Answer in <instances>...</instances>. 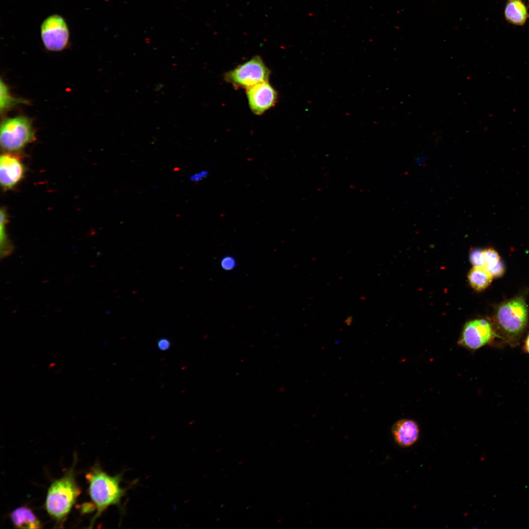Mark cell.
Wrapping results in <instances>:
<instances>
[{
	"label": "cell",
	"mask_w": 529,
	"mask_h": 529,
	"mask_svg": "<svg viewBox=\"0 0 529 529\" xmlns=\"http://www.w3.org/2000/svg\"><path fill=\"white\" fill-rule=\"evenodd\" d=\"M468 278L471 286L475 290L480 291L490 285L493 276L485 267L474 266L470 270Z\"/></svg>",
	"instance_id": "obj_13"
},
{
	"label": "cell",
	"mask_w": 529,
	"mask_h": 529,
	"mask_svg": "<svg viewBox=\"0 0 529 529\" xmlns=\"http://www.w3.org/2000/svg\"><path fill=\"white\" fill-rule=\"evenodd\" d=\"M506 20L509 23L522 25L528 17L527 9L521 0H509L505 10Z\"/></svg>",
	"instance_id": "obj_12"
},
{
	"label": "cell",
	"mask_w": 529,
	"mask_h": 529,
	"mask_svg": "<svg viewBox=\"0 0 529 529\" xmlns=\"http://www.w3.org/2000/svg\"><path fill=\"white\" fill-rule=\"evenodd\" d=\"M270 74L262 58L256 55L224 75L225 80L234 86L246 89L256 84L268 81Z\"/></svg>",
	"instance_id": "obj_4"
},
{
	"label": "cell",
	"mask_w": 529,
	"mask_h": 529,
	"mask_svg": "<svg viewBox=\"0 0 529 529\" xmlns=\"http://www.w3.org/2000/svg\"><path fill=\"white\" fill-rule=\"evenodd\" d=\"M493 277H498L501 276L504 273L505 267L502 261L494 267L488 270Z\"/></svg>",
	"instance_id": "obj_19"
},
{
	"label": "cell",
	"mask_w": 529,
	"mask_h": 529,
	"mask_svg": "<svg viewBox=\"0 0 529 529\" xmlns=\"http://www.w3.org/2000/svg\"><path fill=\"white\" fill-rule=\"evenodd\" d=\"M0 110L2 114L15 105L20 103H26L27 101L22 98L13 97L10 94L7 86L0 80Z\"/></svg>",
	"instance_id": "obj_14"
},
{
	"label": "cell",
	"mask_w": 529,
	"mask_h": 529,
	"mask_svg": "<svg viewBox=\"0 0 529 529\" xmlns=\"http://www.w3.org/2000/svg\"><path fill=\"white\" fill-rule=\"evenodd\" d=\"M246 96L251 111L257 115L263 114L273 106L278 98L277 92L268 81L246 89Z\"/></svg>",
	"instance_id": "obj_8"
},
{
	"label": "cell",
	"mask_w": 529,
	"mask_h": 529,
	"mask_svg": "<svg viewBox=\"0 0 529 529\" xmlns=\"http://www.w3.org/2000/svg\"><path fill=\"white\" fill-rule=\"evenodd\" d=\"M13 526L19 529H41L42 525L31 509L22 506L15 509L10 514Z\"/></svg>",
	"instance_id": "obj_11"
},
{
	"label": "cell",
	"mask_w": 529,
	"mask_h": 529,
	"mask_svg": "<svg viewBox=\"0 0 529 529\" xmlns=\"http://www.w3.org/2000/svg\"><path fill=\"white\" fill-rule=\"evenodd\" d=\"M392 433L396 442L399 446L407 447L412 445L418 440L419 430L418 425L414 421L402 419L393 425Z\"/></svg>",
	"instance_id": "obj_10"
},
{
	"label": "cell",
	"mask_w": 529,
	"mask_h": 529,
	"mask_svg": "<svg viewBox=\"0 0 529 529\" xmlns=\"http://www.w3.org/2000/svg\"><path fill=\"white\" fill-rule=\"evenodd\" d=\"M483 251L480 249H474L470 252V262L474 266H484Z\"/></svg>",
	"instance_id": "obj_17"
},
{
	"label": "cell",
	"mask_w": 529,
	"mask_h": 529,
	"mask_svg": "<svg viewBox=\"0 0 529 529\" xmlns=\"http://www.w3.org/2000/svg\"><path fill=\"white\" fill-rule=\"evenodd\" d=\"M7 221V215L6 211L4 208H1L0 210V245H1V255L4 257L8 255L10 251H11V247H10L9 244L8 242L7 239V235L6 234L5 225Z\"/></svg>",
	"instance_id": "obj_15"
},
{
	"label": "cell",
	"mask_w": 529,
	"mask_h": 529,
	"mask_svg": "<svg viewBox=\"0 0 529 529\" xmlns=\"http://www.w3.org/2000/svg\"><path fill=\"white\" fill-rule=\"evenodd\" d=\"M222 265L224 268L230 269H232L235 265V263L234 260L231 258H226L223 259L222 262Z\"/></svg>",
	"instance_id": "obj_21"
},
{
	"label": "cell",
	"mask_w": 529,
	"mask_h": 529,
	"mask_svg": "<svg viewBox=\"0 0 529 529\" xmlns=\"http://www.w3.org/2000/svg\"><path fill=\"white\" fill-rule=\"evenodd\" d=\"M25 166L20 156L13 153H4L0 158V183L4 191L15 187L23 179Z\"/></svg>",
	"instance_id": "obj_7"
},
{
	"label": "cell",
	"mask_w": 529,
	"mask_h": 529,
	"mask_svg": "<svg viewBox=\"0 0 529 529\" xmlns=\"http://www.w3.org/2000/svg\"><path fill=\"white\" fill-rule=\"evenodd\" d=\"M122 473L111 476L104 471L98 464L93 467L86 474L89 483L88 491L96 511L91 521L90 528L103 512L110 506L116 505L122 511L121 500L127 489L120 486Z\"/></svg>",
	"instance_id": "obj_1"
},
{
	"label": "cell",
	"mask_w": 529,
	"mask_h": 529,
	"mask_svg": "<svg viewBox=\"0 0 529 529\" xmlns=\"http://www.w3.org/2000/svg\"><path fill=\"white\" fill-rule=\"evenodd\" d=\"M529 1V0H528Z\"/></svg>",
	"instance_id": "obj_23"
},
{
	"label": "cell",
	"mask_w": 529,
	"mask_h": 529,
	"mask_svg": "<svg viewBox=\"0 0 529 529\" xmlns=\"http://www.w3.org/2000/svg\"><path fill=\"white\" fill-rule=\"evenodd\" d=\"M41 36L48 50L59 51L64 49L69 40V30L65 20L58 15L49 16L41 24Z\"/></svg>",
	"instance_id": "obj_6"
},
{
	"label": "cell",
	"mask_w": 529,
	"mask_h": 529,
	"mask_svg": "<svg viewBox=\"0 0 529 529\" xmlns=\"http://www.w3.org/2000/svg\"><path fill=\"white\" fill-rule=\"evenodd\" d=\"M497 318L502 328L506 333L516 335L526 326L528 311L524 300L517 297L503 304L498 309Z\"/></svg>",
	"instance_id": "obj_5"
},
{
	"label": "cell",
	"mask_w": 529,
	"mask_h": 529,
	"mask_svg": "<svg viewBox=\"0 0 529 529\" xmlns=\"http://www.w3.org/2000/svg\"><path fill=\"white\" fill-rule=\"evenodd\" d=\"M76 462L75 456L72 467L63 477L53 481L48 490L45 508L58 524L65 521L81 493L75 477Z\"/></svg>",
	"instance_id": "obj_2"
},
{
	"label": "cell",
	"mask_w": 529,
	"mask_h": 529,
	"mask_svg": "<svg viewBox=\"0 0 529 529\" xmlns=\"http://www.w3.org/2000/svg\"><path fill=\"white\" fill-rule=\"evenodd\" d=\"M485 262L484 266L488 270L495 266L501 261L498 253L491 248L483 251Z\"/></svg>",
	"instance_id": "obj_16"
},
{
	"label": "cell",
	"mask_w": 529,
	"mask_h": 529,
	"mask_svg": "<svg viewBox=\"0 0 529 529\" xmlns=\"http://www.w3.org/2000/svg\"><path fill=\"white\" fill-rule=\"evenodd\" d=\"M525 349L526 351L529 353V335L526 341Z\"/></svg>",
	"instance_id": "obj_22"
},
{
	"label": "cell",
	"mask_w": 529,
	"mask_h": 529,
	"mask_svg": "<svg viewBox=\"0 0 529 529\" xmlns=\"http://www.w3.org/2000/svg\"><path fill=\"white\" fill-rule=\"evenodd\" d=\"M0 129V146L7 152L20 151L35 140L31 120L24 116L4 120Z\"/></svg>",
	"instance_id": "obj_3"
},
{
	"label": "cell",
	"mask_w": 529,
	"mask_h": 529,
	"mask_svg": "<svg viewBox=\"0 0 529 529\" xmlns=\"http://www.w3.org/2000/svg\"><path fill=\"white\" fill-rule=\"evenodd\" d=\"M158 347L162 351H166L168 350L171 345L170 341L166 338H160L158 342Z\"/></svg>",
	"instance_id": "obj_20"
},
{
	"label": "cell",
	"mask_w": 529,
	"mask_h": 529,
	"mask_svg": "<svg viewBox=\"0 0 529 529\" xmlns=\"http://www.w3.org/2000/svg\"><path fill=\"white\" fill-rule=\"evenodd\" d=\"M493 333L490 324L483 319L470 321L465 325L460 343L469 349H478L488 343Z\"/></svg>",
	"instance_id": "obj_9"
},
{
	"label": "cell",
	"mask_w": 529,
	"mask_h": 529,
	"mask_svg": "<svg viewBox=\"0 0 529 529\" xmlns=\"http://www.w3.org/2000/svg\"><path fill=\"white\" fill-rule=\"evenodd\" d=\"M209 174V172L206 169L201 170L192 174L189 177L190 180L192 182H198L206 178Z\"/></svg>",
	"instance_id": "obj_18"
}]
</instances>
